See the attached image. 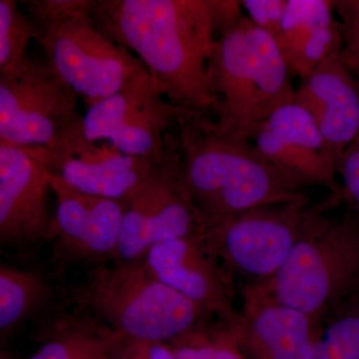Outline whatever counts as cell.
<instances>
[{
    "label": "cell",
    "instance_id": "cell-28",
    "mask_svg": "<svg viewBox=\"0 0 359 359\" xmlns=\"http://www.w3.org/2000/svg\"><path fill=\"white\" fill-rule=\"evenodd\" d=\"M215 36L218 40L231 32L244 18L242 1L237 0H205Z\"/></svg>",
    "mask_w": 359,
    "mask_h": 359
},
{
    "label": "cell",
    "instance_id": "cell-11",
    "mask_svg": "<svg viewBox=\"0 0 359 359\" xmlns=\"http://www.w3.org/2000/svg\"><path fill=\"white\" fill-rule=\"evenodd\" d=\"M22 149L49 174L77 190L122 203L138 190L158 165L125 154L108 142L90 140L85 136L83 123L53 145Z\"/></svg>",
    "mask_w": 359,
    "mask_h": 359
},
{
    "label": "cell",
    "instance_id": "cell-6",
    "mask_svg": "<svg viewBox=\"0 0 359 359\" xmlns=\"http://www.w3.org/2000/svg\"><path fill=\"white\" fill-rule=\"evenodd\" d=\"M212 73L217 122L249 140L271 113L294 102L292 74L278 42L247 16L217 40Z\"/></svg>",
    "mask_w": 359,
    "mask_h": 359
},
{
    "label": "cell",
    "instance_id": "cell-1",
    "mask_svg": "<svg viewBox=\"0 0 359 359\" xmlns=\"http://www.w3.org/2000/svg\"><path fill=\"white\" fill-rule=\"evenodd\" d=\"M91 13L111 39L140 57L170 102L216 115L217 39L205 0H94Z\"/></svg>",
    "mask_w": 359,
    "mask_h": 359
},
{
    "label": "cell",
    "instance_id": "cell-13",
    "mask_svg": "<svg viewBox=\"0 0 359 359\" xmlns=\"http://www.w3.org/2000/svg\"><path fill=\"white\" fill-rule=\"evenodd\" d=\"M144 262L168 287L235 330L240 311L233 283L208 245V238H178L156 245Z\"/></svg>",
    "mask_w": 359,
    "mask_h": 359
},
{
    "label": "cell",
    "instance_id": "cell-4",
    "mask_svg": "<svg viewBox=\"0 0 359 359\" xmlns=\"http://www.w3.org/2000/svg\"><path fill=\"white\" fill-rule=\"evenodd\" d=\"M70 294L97 332L150 341L170 344L215 318L161 282L144 259L98 266Z\"/></svg>",
    "mask_w": 359,
    "mask_h": 359
},
{
    "label": "cell",
    "instance_id": "cell-24",
    "mask_svg": "<svg viewBox=\"0 0 359 359\" xmlns=\"http://www.w3.org/2000/svg\"><path fill=\"white\" fill-rule=\"evenodd\" d=\"M96 339L84 330L67 332L47 341L29 359H82Z\"/></svg>",
    "mask_w": 359,
    "mask_h": 359
},
{
    "label": "cell",
    "instance_id": "cell-9",
    "mask_svg": "<svg viewBox=\"0 0 359 359\" xmlns=\"http://www.w3.org/2000/svg\"><path fill=\"white\" fill-rule=\"evenodd\" d=\"M78 98L46 58L28 56L15 70L0 73V142L53 145L83 123Z\"/></svg>",
    "mask_w": 359,
    "mask_h": 359
},
{
    "label": "cell",
    "instance_id": "cell-15",
    "mask_svg": "<svg viewBox=\"0 0 359 359\" xmlns=\"http://www.w3.org/2000/svg\"><path fill=\"white\" fill-rule=\"evenodd\" d=\"M57 209L49 241H55L59 257L84 261L115 259L121 231L123 203L81 192L49 174Z\"/></svg>",
    "mask_w": 359,
    "mask_h": 359
},
{
    "label": "cell",
    "instance_id": "cell-8",
    "mask_svg": "<svg viewBox=\"0 0 359 359\" xmlns=\"http://www.w3.org/2000/svg\"><path fill=\"white\" fill-rule=\"evenodd\" d=\"M187 112L168 100L143 67L119 91L88 106L84 134L159 164L176 148L179 120Z\"/></svg>",
    "mask_w": 359,
    "mask_h": 359
},
{
    "label": "cell",
    "instance_id": "cell-14",
    "mask_svg": "<svg viewBox=\"0 0 359 359\" xmlns=\"http://www.w3.org/2000/svg\"><path fill=\"white\" fill-rule=\"evenodd\" d=\"M48 172L25 149L0 142V244L27 250L48 240Z\"/></svg>",
    "mask_w": 359,
    "mask_h": 359
},
{
    "label": "cell",
    "instance_id": "cell-3",
    "mask_svg": "<svg viewBox=\"0 0 359 359\" xmlns=\"http://www.w3.org/2000/svg\"><path fill=\"white\" fill-rule=\"evenodd\" d=\"M342 200L330 193L316 203L283 268L269 282L259 283L276 301L318 325L359 294V212L351 205L339 216L327 212Z\"/></svg>",
    "mask_w": 359,
    "mask_h": 359
},
{
    "label": "cell",
    "instance_id": "cell-2",
    "mask_svg": "<svg viewBox=\"0 0 359 359\" xmlns=\"http://www.w3.org/2000/svg\"><path fill=\"white\" fill-rule=\"evenodd\" d=\"M177 135L184 185L212 228L255 208L306 195L299 181L269 162L249 139L222 128L212 115L188 111Z\"/></svg>",
    "mask_w": 359,
    "mask_h": 359
},
{
    "label": "cell",
    "instance_id": "cell-20",
    "mask_svg": "<svg viewBox=\"0 0 359 359\" xmlns=\"http://www.w3.org/2000/svg\"><path fill=\"white\" fill-rule=\"evenodd\" d=\"M311 359H359V294L320 321Z\"/></svg>",
    "mask_w": 359,
    "mask_h": 359
},
{
    "label": "cell",
    "instance_id": "cell-12",
    "mask_svg": "<svg viewBox=\"0 0 359 359\" xmlns=\"http://www.w3.org/2000/svg\"><path fill=\"white\" fill-rule=\"evenodd\" d=\"M257 152L302 186L318 185L342 195L337 162L311 114L294 102L278 108L257 129Z\"/></svg>",
    "mask_w": 359,
    "mask_h": 359
},
{
    "label": "cell",
    "instance_id": "cell-16",
    "mask_svg": "<svg viewBox=\"0 0 359 359\" xmlns=\"http://www.w3.org/2000/svg\"><path fill=\"white\" fill-rule=\"evenodd\" d=\"M233 330L245 359H311L318 325L276 301L261 285H252L243 287Z\"/></svg>",
    "mask_w": 359,
    "mask_h": 359
},
{
    "label": "cell",
    "instance_id": "cell-29",
    "mask_svg": "<svg viewBox=\"0 0 359 359\" xmlns=\"http://www.w3.org/2000/svg\"><path fill=\"white\" fill-rule=\"evenodd\" d=\"M82 359H104L102 351H101L100 340H99L98 337H97L95 344L85 353Z\"/></svg>",
    "mask_w": 359,
    "mask_h": 359
},
{
    "label": "cell",
    "instance_id": "cell-5",
    "mask_svg": "<svg viewBox=\"0 0 359 359\" xmlns=\"http://www.w3.org/2000/svg\"><path fill=\"white\" fill-rule=\"evenodd\" d=\"M34 39L59 76L89 105L107 98L145 67L92 15L94 0H28Z\"/></svg>",
    "mask_w": 359,
    "mask_h": 359
},
{
    "label": "cell",
    "instance_id": "cell-10",
    "mask_svg": "<svg viewBox=\"0 0 359 359\" xmlns=\"http://www.w3.org/2000/svg\"><path fill=\"white\" fill-rule=\"evenodd\" d=\"M212 228L184 185L177 143L123 203L116 262L141 261L152 248L178 238H209Z\"/></svg>",
    "mask_w": 359,
    "mask_h": 359
},
{
    "label": "cell",
    "instance_id": "cell-23",
    "mask_svg": "<svg viewBox=\"0 0 359 359\" xmlns=\"http://www.w3.org/2000/svg\"><path fill=\"white\" fill-rule=\"evenodd\" d=\"M104 359H175L169 344L98 332Z\"/></svg>",
    "mask_w": 359,
    "mask_h": 359
},
{
    "label": "cell",
    "instance_id": "cell-25",
    "mask_svg": "<svg viewBox=\"0 0 359 359\" xmlns=\"http://www.w3.org/2000/svg\"><path fill=\"white\" fill-rule=\"evenodd\" d=\"M334 13L339 16L344 46L341 55L347 65L359 59V0L332 1Z\"/></svg>",
    "mask_w": 359,
    "mask_h": 359
},
{
    "label": "cell",
    "instance_id": "cell-7",
    "mask_svg": "<svg viewBox=\"0 0 359 359\" xmlns=\"http://www.w3.org/2000/svg\"><path fill=\"white\" fill-rule=\"evenodd\" d=\"M314 208L306 195L255 208L214 226L208 245L231 283L269 282L289 259Z\"/></svg>",
    "mask_w": 359,
    "mask_h": 359
},
{
    "label": "cell",
    "instance_id": "cell-17",
    "mask_svg": "<svg viewBox=\"0 0 359 359\" xmlns=\"http://www.w3.org/2000/svg\"><path fill=\"white\" fill-rule=\"evenodd\" d=\"M294 102L313 118L339 166L344 151L359 135V80L341 51L301 79Z\"/></svg>",
    "mask_w": 359,
    "mask_h": 359
},
{
    "label": "cell",
    "instance_id": "cell-27",
    "mask_svg": "<svg viewBox=\"0 0 359 359\" xmlns=\"http://www.w3.org/2000/svg\"><path fill=\"white\" fill-rule=\"evenodd\" d=\"M337 173L344 182L342 198L359 212V135L340 158Z\"/></svg>",
    "mask_w": 359,
    "mask_h": 359
},
{
    "label": "cell",
    "instance_id": "cell-22",
    "mask_svg": "<svg viewBox=\"0 0 359 359\" xmlns=\"http://www.w3.org/2000/svg\"><path fill=\"white\" fill-rule=\"evenodd\" d=\"M34 26L14 0H0V73L15 70L25 63Z\"/></svg>",
    "mask_w": 359,
    "mask_h": 359
},
{
    "label": "cell",
    "instance_id": "cell-19",
    "mask_svg": "<svg viewBox=\"0 0 359 359\" xmlns=\"http://www.w3.org/2000/svg\"><path fill=\"white\" fill-rule=\"evenodd\" d=\"M43 276L28 269L0 266V332L4 335L36 313L51 297Z\"/></svg>",
    "mask_w": 359,
    "mask_h": 359
},
{
    "label": "cell",
    "instance_id": "cell-30",
    "mask_svg": "<svg viewBox=\"0 0 359 359\" xmlns=\"http://www.w3.org/2000/svg\"><path fill=\"white\" fill-rule=\"evenodd\" d=\"M347 66L351 68V70L353 71L354 74H355V76L358 77V79L359 80V59L358 61H355V62L353 63V65Z\"/></svg>",
    "mask_w": 359,
    "mask_h": 359
},
{
    "label": "cell",
    "instance_id": "cell-18",
    "mask_svg": "<svg viewBox=\"0 0 359 359\" xmlns=\"http://www.w3.org/2000/svg\"><path fill=\"white\" fill-rule=\"evenodd\" d=\"M278 47L292 75L306 77L344 46L330 0H287Z\"/></svg>",
    "mask_w": 359,
    "mask_h": 359
},
{
    "label": "cell",
    "instance_id": "cell-21",
    "mask_svg": "<svg viewBox=\"0 0 359 359\" xmlns=\"http://www.w3.org/2000/svg\"><path fill=\"white\" fill-rule=\"evenodd\" d=\"M169 344L175 359H245L235 330L216 318Z\"/></svg>",
    "mask_w": 359,
    "mask_h": 359
},
{
    "label": "cell",
    "instance_id": "cell-26",
    "mask_svg": "<svg viewBox=\"0 0 359 359\" xmlns=\"http://www.w3.org/2000/svg\"><path fill=\"white\" fill-rule=\"evenodd\" d=\"M242 6L252 25L268 32L278 41L282 32L287 0H243Z\"/></svg>",
    "mask_w": 359,
    "mask_h": 359
}]
</instances>
